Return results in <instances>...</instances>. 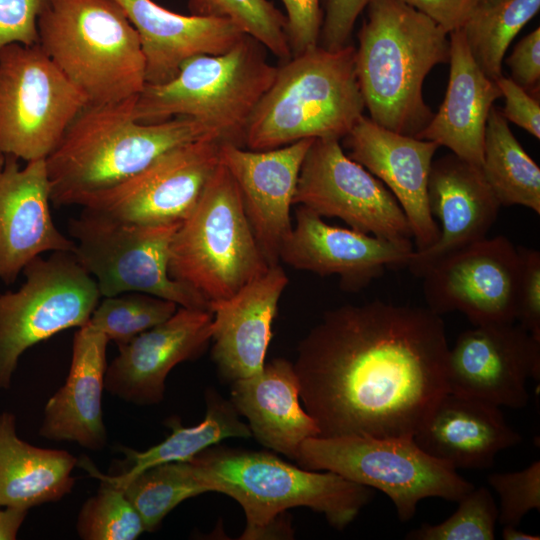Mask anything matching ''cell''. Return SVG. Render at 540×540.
<instances>
[{
    "label": "cell",
    "instance_id": "obj_12",
    "mask_svg": "<svg viewBox=\"0 0 540 540\" xmlns=\"http://www.w3.org/2000/svg\"><path fill=\"white\" fill-rule=\"evenodd\" d=\"M16 291L0 295V389H8L19 358L51 336L85 325L101 295L73 252L32 260Z\"/></svg>",
    "mask_w": 540,
    "mask_h": 540
},
{
    "label": "cell",
    "instance_id": "obj_11",
    "mask_svg": "<svg viewBox=\"0 0 540 540\" xmlns=\"http://www.w3.org/2000/svg\"><path fill=\"white\" fill-rule=\"evenodd\" d=\"M40 45L0 49V149L26 162L46 159L88 105Z\"/></svg>",
    "mask_w": 540,
    "mask_h": 540
},
{
    "label": "cell",
    "instance_id": "obj_43",
    "mask_svg": "<svg viewBox=\"0 0 540 540\" xmlns=\"http://www.w3.org/2000/svg\"><path fill=\"white\" fill-rule=\"evenodd\" d=\"M505 105L501 111L505 119L540 139V105L535 96L521 88L510 78L501 76L496 81Z\"/></svg>",
    "mask_w": 540,
    "mask_h": 540
},
{
    "label": "cell",
    "instance_id": "obj_20",
    "mask_svg": "<svg viewBox=\"0 0 540 540\" xmlns=\"http://www.w3.org/2000/svg\"><path fill=\"white\" fill-rule=\"evenodd\" d=\"M343 139L347 155L378 178L400 204L415 250L436 243L440 230L429 211L427 187L439 145L389 130L364 115Z\"/></svg>",
    "mask_w": 540,
    "mask_h": 540
},
{
    "label": "cell",
    "instance_id": "obj_33",
    "mask_svg": "<svg viewBox=\"0 0 540 540\" xmlns=\"http://www.w3.org/2000/svg\"><path fill=\"white\" fill-rule=\"evenodd\" d=\"M103 475L124 490L141 515L146 531L156 530L184 500L205 493L189 460L160 464L129 478Z\"/></svg>",
    "mask_w": 540,
    "mask_h": 540
},
{
    "label": "cell",
    "instance_id": "obj_32",
    "mask_svg": "<svg viewBox=\"0 0 540 540\" xmlns=\"http://www.w3.org/2000/svg\"><path fill=\"white\" fill-rule=\"evenodd\" d=\"M540 0H479L461 28L482 72L497 81L504 55L520 30L539 12Z\"/></svg>",
    "mask_w": 540,
    "mask_h": 540
},
{
    "label": "cell",
    "instance_id": "obj_18",
    "mask_svg": "<svg viewBox=\"0 0 540 540\" xmlns=\"http://www.w3.org/2000/svg\"><path fill=\"white\" fill-rule=\"evenodd\" d=\"M314 140L265 151L221 143L220 161L239 188L244 212L269 266L279 264L280 250L292 230L290 208L302 162Z\"/></svg>",
    "mask_w": 540,
    "mask_h": 540
},
{
    "label": "cell",
    "instance_id": "obj_46",
    "mask_svg": "<svg viewBox=\"0 0 540 540\" xmlns=\"http://www.w3.org/2000/svg\"><path fill=\"white\" fill-rule=\"evenodd\" d=\"M28 509L0 506V540H14L24 522Z\"/></svg>",
    "mask_w": 540,
    "mask_h": 540
},
{
    "label": "cell",
    "instance_id": "obj_5",
    "mask_svg": "<svg viewBox=\"0 0 540 540\" xmlns=\"http://www.w3.org/2000/svg\"><path fill=\"white\" fill-rule=\"evenodd\" d=\"M355 51L350 44L336 51L317 45L277 67L249 119L244 147L265 151L302 139H343L365 108Z\"/></svg>",
    "mask_w": 540,
    "mask_h": 540
},
{
    "label": "cell",
    "instance_id": "obj_9",
    "mask_svg": "<svg viewBox=\"0 0 540 540\" xmlns=\"http://www.w3.org/2000/svg\"><path fill=\"white\" fill-rule=\"evenodd\" d=\"M298 466L330 471L385 493L400 521L411 520L430 497L458 502L475 486L424 452L413 437L314 436L300 446Z\"/></svg>",
    "mask_w": 540,
    "mask_h": 540
},
{
    "label": "cell",
    "instance_id": "obj_3",
    "mask_svg": "<svg viewBox=\"0 0 540 540\" xmlns=\"http://www.w3.org/2000/svg\"><path fill=\"white\" fill-rule=\"evenodd\" d=\"M136 97L88 104L75 117L45 159L51 203L81 206L88 197L134 176L167 151L215 136L189 117L137 121L133 116Z\"/></svg>",
    "mask_w": 540,
    "mask_h": 540
},
{
    "label": "cell",
    "instance_id": "obj_45",
    "mask_svg": "<svg viewBox=\"0 0 540 540\" xmlns=\"http://www.w3.org/2000/svg\"><path fill=\"white\" fill-rule=\"evenodd\" d=\"M423 13L447 33L461 29L479 0H401Z\"/></svg>",
    "mask_w": 540,
    "mask_h": 540
},
{
    "label": "cell",
    "instance_id": "obj_37",
    "mask_svg": "<svg viewBox=\"0 0 540 540\" xmlns=\"http://www.w3.org/2000/svg\"><path fill=\"white\" fill-rule=\"evenodd\" d=\"M498 507L484 486L474 487L458 501V508L439 524H422L406 539L413 540H493Z\"/></svg>",
    "mask_w": 540,
    "mask_h": 540
},
{
    "label": "cell",
    "instance_id": "obj_48",
    "mask_svg": "<svg viewBox=\"0 0 540 540\" xmlns=\"http://www.w3.org/2000/svg\"><path fill=\"white\" fill-rule=\"evenodd\" d=\"M6 155L0 149V171L2 170L5 164Z\"/></svg>",
    "mask_w": 540,
    "mask_h": 540
},
{
    "label": "cell",
    "instance_id": "obj_39",
    "mask_svg": "<svg viewBox=\"0 0 540 540\" xmlns=\"http://www.w3.org/2000/svg\"><path fill=\"white\" fill-rule=\"evenodd\" d=\"M521 272L517 292L516 321L540 340V252L518 246Z\"/></svg>",
    "mask_w": 540,
    "mask_h": 540
},
{
    "label": "cell",
    "instance_id": "obj_41",
    "mask_svg": "<svg viewBox=\"0 0 540 540\" xmlns=\"http://www.w3.org/2000/svg\"><path fill=\"white\" fill-rule=\"evenodd\" d=\"M286 9L291 57L319 45L323 11L320 0H282Z\"/></svg>",
    "mask_w": 540,
    "mask_h": 540
},
{
    "label": "cell",
    "instance_id": "obj_38",
    "mask_svg": "<svg viewBox=\"0 0 540 540\" xmlns=\"http://www.w3.org/2000/svg\"><path fill=\"white\" fill-rule=\"evenodd\" d=\"M487 481L499 495L498 522L502 526L518 527L531 510H540L539 460L519 471L492 473Z\"/></svg>",
    "mask_w": 540,
    "mask_h": 540
},
{
    "label": "cell",
    "instance_id": "obj_6",
    "mask_svg": "<svg viewBox=\"0 0 540 540\" xmlns=\"http://www.w3.org/2000/svg\"><path fill=\"white\" fill-rule=\"evenodd\" d=\"M38 44L87 98L106 104L143 89L145 58L138 34L114 0H45Z\"/></svg>",
    "mask_w": 540,
    "mask_h": 540
},
{
    "label": "cell",
    "instance_id": "obj_7",
    "mask_svg": "<svg viewBox=\"0 0 540 540\" xmlns=\"http://www.w3.org/2000/svg\"><path fill=\"white\" fill-rule=\"evenodd\" d=\"M264 48L245 34L223 54L187 59L169 81L145 83L133 108L135 120L151 123L189 117L222 143L244 147L249 119L277 72Z\"/></svg>",
    "mask_w": 540,
    "mask_h": 540
},
{
    "label": "cell",
    "instance_id": "obj_10",
    "mask_svg": "<svg viewBox=\"0 0 540 540\" xmlns=\"http://www.w3.org/2000/svg\"><path fill=\"white\" fill-rule=\"evenodd\" d=\"M180 225L130 223L84 208L70 220L69 232L73 253L96 281L101 297L142 292L210 311L202 296L169 275L170 245Z\"/></svg>",
    "mask_w": 540,
    "mask_h": 540
},
{
    "label": "cell",
    "instance_id": "obj_24",
    "mask_svg": "<svg viewBox=\"0 0 540 540\" xmlns=\"http://www.w3.org/2000/svg\"><path fill=\"white\" fill-rule=\"evenodd\" d=\"M114 1L138 34L149 84L169 81L191 57L227 52L245 35L226 18L178 14L152 0Z\"/></svg>",
    "mask_w": 540,
    "mask_h": 540
},
{
    "label": "cell",
    "instance_id": "obj_4",
    "mask_svg": "<svg viewBox=\"0 0 540 540\" xmlns=\"http://www.w3.org/2000/svg\"><path fill=\"white\" fill-rule=\"evenodd\" d=\"M448 34L401 0H370L358 34L355 69L370 119L415 137L433 117L422 87L450 56Z\"/></svg>",
    "mask_w": 540,
    "mask_h": 540
},
{
    "label": "cell",
    "instance_id": "obj_27",
    "mask_svg": "<svg viewBox=\"0 0 540 540\" xmlns=\"http://www.w3.org/2000/svg\"><path fill=\"white\" fill-rule=\"evenodd\" d=\"M449 41L450 73L444 101L415 137L445 146L481 168L488 115L501 91L474 61L462 29L450 32Z\"/></svg>",
    "mask_w": 540,
    "mask_h": 540
},
{
    "label": "cell",
    "instance_id": "obj_13",
    "mask_svg": "<svg viewBox=\"0 0 540 540\" xmlns=\"http://www.w3.org/2000/svg\"><path fill=\"white\" fill-rule=\"evenodd\" d=\"M391 240L411 239L408 220L389 189L344 153L340 140L315 139L302 162L293 205Z\"/></svg>",
    "mask_w": 540,
    "mask_h": 540
},
{
    "label": "cell",
    "instance_id": "obj_40",
    "mask_svg": "<svg viewBox=\"0 0 540 540\" xmlns=\"http://www.w3.org/2000/svg\"><path fill=\"white\" fill-rule=\"evenodd\" d=\"M45 0H0V49L38 43L37 21Z\"/></svg>",
    "mask_w": 540,
    "mask_h": 540
},
{
    "label": "cell",
    "instance_id": "obj_35",
    "mask_svg": "<svg viewBox=\"0 0 540 540\" xmlns=\"http://www.w3.org/2000/svg\"><path fill=\"white\" fill-rule=\"evenodd\" d=\"M188 9L193 15L230 20L283 61L292 56L286 16L268 0H188Z\"/></svg>",
    "mask_w": 540,
    "mask_h": 540
},
{
    "label": "cell",
    "instance_id": "obj_22",
    "mask_svg": "<svg viewBox=\"0 0 540 540\" xmlns=\"http://www.w3.org/2000/svg\"><path fill=\"white\" fill-rule=\"evenodd\" d=\"M427 194L440 235L432 246L415 250L407 263L419 278L441 258L486 238L501 207L481 168L453 153L433 160Z\"/></svg>",
    "mask_w": 540,
    "mask_h": 540
},
{
    "label": "cell",
    "instance_id": "obj_17",
    "mask_svg": "<svg viewBox=\"0 0 540 540\" xmlns=\"http://www.w3.org/2000/svg\"><path fill=\"white\" fill-rule=\"evenodd\" d=\"M414 251L411 239L391 240L332 226L298 205L296 224L282 245L280 261L320 276L338 275L343 290L357 292L386 269L406 267Z\"/></svg>",
    "mask_w": 540,
    "mask_h": 540
},
{
    "label": "cell",
    "instance_id": "obj_2",
    "mask_svg": "<svg viewBox=\"0 0 540 540\" xmlns=\"http://www.w3.org/2000/svg\"><path fill=\"white\" fill-rule=\"evenodd\" d=\"M205 492L235 499L243 508V540L287 538L282 515L293 507L322 513L336 529L351 523L373 497L372 488L330 472L304 469L264 451L209 447L189 459Z\"/></svg>",
    "mask_w": 540,
    "mask_h": 540
},
{
    "label": "cell",
    "instance_id": "obj_44",
    "mask_svg": "<svg viewBox=\"0 0 540 540\" xmlns=\"http://www.w3.org/2000/svg\"><path fill=\"white\" fill-rule=\"evenodd\" d=\"M513 82L535 96L540 79V28L537 27L515 46L506 59Z\"/></svg>",
    "mask_w": 540,
    "mask_h": 540
},
{
    "label": "cell",
    "instance_id": "obj_29",
    "mask_svg": "<svg viewBox=\"0 0 540 540\" xmlns=\"http://www.w3.org/2000/svg\"><path fill=\"white\" fill-rule=\"evenodd\" d=\"M77 458L65 450L33 446L16 433V418L0 414V506L32 507L56 502L74 486Z\"/></svg>",
    "mask_w": 540,
    "mask_h": 540
},
{
    "label": "cell",
    "instance_id": "obj_1",
    "mask_svg": "<svg viewBox=\"0 0 540 540\" xmlns=\"http://www.w3.org/2000/svg\"><path fill=\"white\" fill-rule=\"evenodd\" d=\"M449 346L428 307L372 300L324 313L293 363L319 436L413 437L449 392Z\"/></svg>",
    "mask_w": 540,
    "mask_h": 540
},
{
    "label": "cell",
    "instance_id": "obj_34",
    "mask_svg": "<svg viewBox=\"0 0 540 540\" xmlns=\"http://www.w3.org/2000/svg\"><path fill=\"white\" fill-rule=\"evenodd\" d=\"M101 484L82 505L76 531L83 540H134L145 530L141 515L124 490L108 480L90 461L78 463Z\"/></svg>",
    "mask_w": 540,
    "mask_h": 540
},
{
    "label": "cell",
    "instance_id": "obj_28",
    "mask_svg": "<svg viewBox=\"0 0 540 540\" xmlns=\"http://www.w3.org/2000/svg\"><path fill=\"white\" fill-rule=\"evenodd\" d=\"M230 401L259 443L290 459L306 439L320 435L301 405L299 381L286 359H273L257 374L233 381Z\"/></svg>",
    "mask_w": 540,
    "mask_h": 540
},
{
    "label": "cell",
    "instance_id": "obj_8",
    "mask_svg": "<svg viewBox=\"0 0 540 540\" xmlns=\"http://www.w3.org/2000/svg\"><path fill=\"white\" fill-rule=\"evenodd\" d=\"M269 267L244 212L239 188L220 161L173 236L169 275L210 305L231 297Z\"/></svg>",
    "mask_w": 540,
    "mask_h": 540
},
{
    "label": "cell",
    "instance_id": "obj_23",
    "mask_svg": "<svg viewBox=\"0 0 540 540\" xmlns=\"http://www.w3.org/2000/svg\"><path fill=\"white\" fill-rule=\"evenodd\" d=\"M287 284L281 265H272L231 297L210 304L212 358L224 378L235 381L262 370Z\"/></svg>",
    "mask_w": 540,
    "mask_h": 540
},
{
    "label": "cell",
    "instance_id": "obj_36",
    "mask_svg": "<svg viewBox=\"0 0 540 540\" xmlns=\"http://www.w3.org/2000/svg\"><path fill=\"white\" fill-rule=\"evenodd\" d=\"M177 307L157 296L126 292L99 301L88 323L120 346L170 318Z\"/></svg>",
    "mask_w": 540,
    "mask_h": 540
},
{
    "label": "cell",
    "instance_id": "obj_47",
    "mask_svg": "<svg viewBox=\"0 0 540 540\" xmlns=\"http://www.w3.org/2000/svg\"><path fill=\"white\" fill-rule=\"evenodd\" d=\"M502 538L505 540H539L538 535L528 534L519 530L516 526H503Z\"/></svg>",
    "mask_w": 540,
    "mask_h": 540
},
{
    "label": "cell",
    "instance_id": "obj_31",
    "mask_svg": "<svg viewBox=\"0 0 540 540\" xmlns=\"http://www.w3.org/2000/svg\"><path fill=\"white\" fill-rule=\"evenodd\" d=\"M481 170L501 206L520 205L540 214V168L494 106L486 123Z\"/></svg>",
    "mask_w": 540,
    "mask_h": 540
},
{
    "label": "cell",
    "instance_id": "obj_21",
    "mask_svg": "<svg viewBox=\"0 0 540 540\" xmlns=\"http://www.w3.org/2000/svg\"><path fill=\"white\" fill-rule=\"evenodd\" d=\"M45 159L6 155L0 171V280L11 283L45 252H74L75 242L55 226Z\"/></svg>",
    "mask_w": 540,
    "mask_h": 540
},
{
    "label": "cell",
    "instance_id": "obj_15",
    "mask_svg": "<svg viewBox=\"0 0 540 540\" xmlns=\"http://www.w3.org/2000/svg\"><path fill=\"white\" fill-rule=\"evenodd\" d=\"M221 143L208 135L179 145L81 206L130 223H182L220 163Z\"/></svg>",
    "mask_w": 540,
    "mask_h": 540
},
{
    "label": "cell",
    "instance_id": "obj_25",
    "mask_svg": "<svg viewBox=\"0 0 540 540\" xmlns=\"http://www.w3.org/2000/svg\"><path fill=\"white\" fill-rule=\"evenodd\" d=\"M109 340L88 322L73 338L66 381L45 405L39 435L56 442H74L99 451L107 444L102 394Z\"/></svg>",
    "mask_w": 540,
    "mask_h": 540
},
{
    "label": "cell",
    "instance_id": "obj_16",
    "mask_svg": "<svg viewBox=\"0 0 540 540\" xmlns=\"http://www.w3.org/2000/svg\"><path fill=\"white\" fill-rule=\"evenodd\" d=\"M530 378H540V340L519 323L473 326L449 349V392L522 409Z\"/></svg>",
    "mask_w": 540,
    "mask_h": 540
},
{
    "label": "cell",
    "instance_id": "obj_14",
    "mask_svg": "<svg viewBox=\"0 0 540 540\" xmlns=\"http://www.w3.org/2000/svg\"><path fill=\"white\" fill-rule=\"evenodd\" d=\"M520 272L518 248L499 235L441 258L420 278L431 311H458L477 326L516 322Z\"/></svg>",
    "mask_w": 540,
    "mask_h": 540
},
{
    "label": "cell",
    "instance_id": "obj_26",
    "mask_svg": "<svg viewBox=\"0 0 540 540\" xmlns=\"http://www.w3.org/2000/svg\"><path fill=\"white\" fill-rule=\"evenodd\" d=\"M427 454L453 469H484L496 455L522 441L500 407L447 392L413 436Z\"/></svg>",
    "mask_w": 540,
    "mask_h": 540
},
{
    "label": "cell",
    "instance_id": "obj_19",
    "mask_svg": "<svg viewBox=\"0 0 540 540\" xmlns=\"http://www.w3.org/2000/svg\"><path fill=\"white\" fill-rule=\"evenodd\" d=\"M212 323L211 311L180 307L164 322L118 346V355L107 365L105 389L136 405L161 402L169 372L203 353Z\"/></svg>",
    "mask_w": 540,
    "mask_h": 540
},
{
    "label": "cell",
    "instance_id": "obj_42",
    "mask_svg": "<svg viewBox=\"0 0 540 540\" xmlns=\"http://www.w3.org/2000/svg\"><path fill=\"white\" fill-rule=\"evenodd\" d=\"M370 0H323V19L319 46L336 51L349 45V39L360 13Z\"/></svg>",
    "mask_w": 540,
    "mask_h": 540
},
{
    "label": "cell",
    "instance_id": "obj_30",
    "mask_svg": "<svg viewBox=\"0 0 540 540\" xmlns=\"http://www.w3.org/2000/svg\"><path fill=\"white\" fill-rule=\"evenodd\" d=\"M167 425L171 429L170 435L147 450L121 447L120 451L126 456L123 461L125 468L116 476L129 478L160 464L189 460L224 439L252 436L249 426L239 419L231 401L215 393L209 395L206 414L200 423L185 427L173 418Z\"/></svg>",
    "mask_w": 540,
    "mask_h": 540
}]
</instances>
